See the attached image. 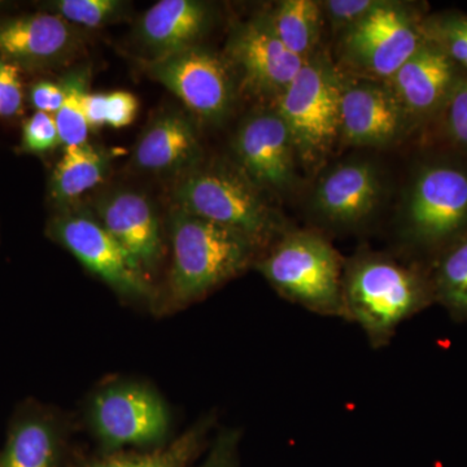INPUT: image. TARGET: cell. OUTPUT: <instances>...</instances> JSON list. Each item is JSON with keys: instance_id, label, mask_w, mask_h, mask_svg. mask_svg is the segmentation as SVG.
Returning a JSON list of instances; mask_svg holds the SVG:
<instances>
[{"instance_id": "d6986e66", "label": "cell", "mask_w": 467, "mask_h": 467, "mask_svg": "<svg viewBox=\"0 0 467 467\" xmlns=\"http://www.w3.org/2000/svg\"><path fill=\"white\" fill-rule=\"evenodd\" d=\"M387 81L407 115H427L456 85L454 61L435 43L425 42Z\"/></svg>"}, {"instance_id": "484cf974", "label": "cell", "mask_w": 467, "mask_h": 467, "mask_svg": "<svg viewBox=\"0 0 467 467\" xmlns=\"http://www.w3.org/2000/svg\"><path fill=\"white\" fill-rule=\"evenodd\" d=\"M438 287L442 299L451 309L467 313V238L442 260Z\"/></svg>"}, {"instance_id": "5bb4252c", "label": "cell", "mask_w": 467, "mask_h": 467, "mask_svg": "<svg viewBox=\"0 0 467 467\" xmlns=\"http://www.w3.org/2000/svg\"><path fill=\"white\" fill-rule=\"evenodd\" d=\"M97 220L135 265L147 275L161 259V233L158 214L144 193L119 190L97 202Z\"/></svg>"}, {"instance_id": "d4e9b609", "label": "cell", "mask_w": 467, "mask_h": 467, "mask_svg": "<svg viewBox=\"0 0 467 467\" xmlns=\"http://www.w3.org/2000/svg\"><path fill=\"white\" fill-rule=\"evenodd\" d=\"M128 3L119 0H54L43 3L42 11L51 12L70 26L103 27L128 15Z\"/></svg>"}, {"instance_id": "e0dca14e", "label": "cell", "mask_w": 467, "mask_h": 467, "mask_svg": "<svg viewBox=\"0 0 467 467\" xmlns=\"http://www.w3.org/2000/svg\"><path fill=\"white\" fill-rule=\"evenodd\" d=\"M207 5L195 0H161L143 15L135 27V39L150 52L146 60L195 47L209 24Z\"/></svg>"}, {"instance_id": "cb8c5ba5", "label": "cell", "mask_w": 467, "mask_h": 467, "mask_svg": "<svg viewBox=\"0 0 467 467\" xmlns=\"http://www.w3.org/2000/svg\"><path fill=\"white\" fill-rule=\"evenodd\" d=\"M212 422L211 417L205 418L164 450L140 456L113 457L95 467H184L201 450Z\"/></svg>"}, {"instance_id": "ffe728a7", "label": "cell", "mask_w": 467, "mask_h": 467, "mask_svg": "<svg viewBox=\"0 0 467 467\" xmlns=\"http://www.w3.org/2000/svg\"><path fill=\"white\" fill-rule=\"evenodd\" d=\"M109 156L90 143L66 147L52 171L48 196L57 207L72 208L84 193L103 182L109 174Z\"/></svg>"}, {"instance_id": "4fadbf2b", "label": "cell", "mask_w": 467, "mask_h": 467, "mask_svg": "<svg viewBox=\"0 0 467 467\" xmlns=\"http://www.w3.org/2000/svg\"><path fill=\"white\" fill-rule=\"evenodd\" d=\"M226 52L230 63L242 73L248 90L275 98L294 81L306 61L285 47L266 16L236 26Z\"/></svg>"}, {"instance_id": "8fae6325", "label": "cell", "mask_w": 467, "mask_h": 467, "mask_svg": "<svg viewBox=\"0 0 467 467\" xmlns=\"http://www.w3.org/2000/svg\"><path fill=\"white\" fill-rule=\"evenodd\" d=\"M81 47L78 30L51 12L0 16V57L20 70L66 66Z\"/></svg>"}, {"instance_id": "5b68a950", "label": "cell", "mask_w": 467, "mask_h": 467, "mask_svg": "<svg viewBox=\"0 0 467 467\" xmlns=\"http://www.w3.org/2000/svg\"><path fill=\"white\" fill-rule=\"evenodd\" d=\"M342 77L313 55L276 98V112L290 129L297 156L308 164L325 158L340 135Z\"/></svg>"}, {"instance_id": "ba28073f", "label": "cell", "mask_w": 467, "mask_h": 467, "mask_svg": "<svg viewBox=\"0 0 467 467\" xmlns=\"http://www.w3.org/2000/svg\"><path fill=\"white\" fill-rule=\"evenodd\" d=\"M47 234L113 290L126 296L143 297L149 295L146 275L97 218L72 209H63L51 218Z\"/></svg>"}, {"instance_id": "f1b7e54d", "label": "cell", "mask_w": 467, "mask_h": 467, "mask_svg": "<svg viewBox=\"0 0 467 467\" xmlns=\"http://www.w3.org/2000/svg\"><path fill=\"white\" fill-rule=\"evenodd\" d=\"M24 86L21 70L0 57V116L15 119L23 113Z\"/></svg>"}, {"instance_id": "836d02e7", "label": "cell", "mask_w": 467, "mask_h": 467, "mask_svg": "<svg viewBox=\"0 0 467 467\" xmlns=\"http://www.w3.org/2000/svg\"><path fill=\"white\" fill-rule=\"evenodd\" d=\"M29 99L36 112L54 116L63 106L64 90L60 82L57 84V82L42 79L30 88Z\"/></svg>"}, {"instance_id": "7a4b0ae2", "label": "cell", "mask_w": 467, "mask_h": 467, "mask_svg": "<svg viewBox=\"0 0 467 467\" xmlns=\"http://www.w3.org/2000/svg\"><path fill=\"white\" fill-rule=\"evenodd\" d=\"M343 297L346 319L361 326L374 348H382L425 306L426 292L413 270L383 254H362L344 270Z\"/></svg>"}, {"instance_id": "ac0fdd59", "label": "cell", "mask_w": 467, "mask_h": 467, "mask_svg": "<svg viewBox=\"0 0 467 467\" xmlns=\"http://www.w3.org/2000/svg\"><path fill=\"white\" fill-rule=\"evenodd\" d=\"M201 155L192 122L183 113L167 112L140 135L131 162L144 173L184 174L195 168Z\"/></svg>"}, {"instance_id": "3957f363", "label": "cell", "mask_w": 467, "mask_h": 467, "mask_svg": "<svg viewBox=\"0 0 467 467\" xmlns=\"http://www.w3.org/2000/svg\"><path fill=\"white\" fill-rule=\"evenodd\" d=\"M257 269L285 299L317 315L346 318L343 261L319 234H285Z\"/></svg>"}, {"instance_id": "9c48e42d", "label": "cell", "mask_w": 467, "mask_h": 467, "mask_svg": "<svg viewBox=\"0 0 467 467\" xmlns=\"http://www.w3.org/2000/svg\"><path fill=\"white\" fill-rule=\"evenodd\" d=\"M467 223V174L435 165L414 178L402 207V223L411 239L436 243L460 232Z\"/></svg>"}, {"instance_id": "30bf717a", "label": "cell", "mask_w": 467, "mask_h": 467, "mask_svg": "<svg viewBox=\"0 0 467 467\" xmlns=\"http://www.w3.org/2000/svg\"><path fill=\"white\" fill-rule=\"evenodd\" d=\"M91 422L109 447H140L162 441L171 418L158 393L143 384L121 383L95 395Z\"/></svg>"}, {"instance_id": "83f0119b", "label": "cell", "mask_w": 467, "mask_h": 467, "mask_svg": "<svg viewBox=\"0 0 467 467\" xmlns=\"http://www.w3.org/2000/svg\"><path fill=\"white\" fill-rule=\"evenodd\" d=\"M430 38L453 61L467 69V17H448L429 27Z\"/></svg>"}, {"instance_id": "603a6c76", "label": "cell", "mask_w": 467, "mask_h": 467, "mask_svg": "<svg viewBox=\"0 0 467 467\" xmlns=\"http://www.w3.org/2000/svg\"><path fill=\"white\" fill-rule=\"evenodd\" d=\"M88 79L90 72L86 67H78L61 77L64 103L54 117L64 149L88 143L90 129L86 121L85 99L88 94Z\"/></svg>"}, {"instance_id": "4316f807", "label": "cell", "mask_w": 467, "mask_h": 467, "mask_svg": "<svg viewBox=\"0 0 467 467\" xmlns=\"http://www.w3.org/2000/svg\"><path fill=\"white\" fill-rule=\"evenodd\" d=\"M61 144L55 117L36 112L24 122L21 152L43 155L57 149Z\"/></svg>"}, {"instance_id": "7402d4cb", "label": "cell", "mask_w": 467, "mask_h": 467, "mask_svg": "<svg viewBox=\"0 0 467 467\" xmlns=\"http://www.w3.org/2000/svg\"><path fill=\"white\" fill-rule=\"evenodd\" d=\"M266 18L273 32L288 51L303 60L313 57L321 24L318 3L312 0H285Z\"/></svg>"}, {"instance_id": "2e32d148", "label": "cell", "mask_w": 467, "mask_h": 467, "mask_svg": "<svg viewBox=\"0 0 467 467\" xmlns=\"http://www.w3.org/2000/svg\"><path fill=\"white\" fill-rule=\"evenodd\" d=\"M382 186L376 167L365 161L346 162L331 169L319 181L313 207L335 225H355L379 202Z\"/></svg>"}, {"instance_id": "d6a6232c", "label": "cell", "mask_w": 467, "mask_h": 467, "mask_svg": "<svg viewBox=\"0 0 467 467\" xmlns=\"http://www.w3.org/2000/svg\"><path fill=\"white\" fill-rule=\"evenodd\" d=\"M239 438H241V432L236 430H226L221 432L201 467H235Z\"/></svg>"}, {"instance_id": "6da1fadb", "label": "cell", "mask_w": 467, "mask_h": 467, "mask_svg": "<svg viewBox=\"0 0 467 467\" xmlns=\"http://www.w3.org/2000/svg\"><path fill=\"white\" fill-rule=\"evenodd\" d=\"M171 291L177 303H192L242 273L257 248L244 235L173 208L171 217Z\"/></svg>"}, {"instance_id": "e575fe53", "label": "cell", "mask_w": 467, "mask_h": 467, "mask_svg": "<svg viewBox=\"0 0 467 467\" xmlns=\"http://www.w3.org/2000/svg\"><path fill=\"white\" fill-rule=\"evenodd\" d=\"M107 94L88 92L85 99V115L90 130H99L107 125L106 115Z\"/></svg>"}, {"instance_id": "1f68e13d", "label": "cell", "mask_w": 467, "mask_h": 467, "mask_svg": "<svg viewBox=\"0 0 467 467\" xmlns=\"http://www.w3.org/2000/svg\"><path fill=\"white\" fill-rule=\"evenodd\" d=\"M140 110L137 97L129 91H113L107 94V125L115 129L133 124Z\"/></svg>"}, {"instance_id": "44dd1931", "label": "cell", "mask_w": 467, "mask_h": 467, "mask_svg": "<svg viewBox=\"0 0 467 467\" xmlns=\"http://www.w3.org/2000/svg\"><path fill=\"white\" fill-rule=\"evenodd\" d=\"M57 435L54 426L41 417L18 420L0 456V467H55Z\"/></svg>"}, {"instance_id": "8992f818", "label": "cell", "mask_w": 467, "mask_h": 467, "mask_svg": "<svg viewBox=\"0 0 467 467\" xmlns=\"http://www.w3.org/2000/svg\"><path fill=\"white\" fill-rule=\"evenodd\" d=\"M140 66L204 121H220L232 107L229 66L213 52L195 46L156 60L142 58Z\"/></svg>"}, {"instance_id": "9a60e30c", "label": "cell", "mask_w": 467, "mask_h": 467, "mask_svg": "<svg viewBox=\"0 0 467 467\" xmlns=\"http://www.w3.org/2000/svg\"><path fill=\"white\" fill-rule=\"evenodd\" d=\"M407 112L391 88L376 84H343L340 135L355 146H389L404 131Z\"/></svg>"}, {"instance_id": "277c9868", "label": "cell", "mask_w": 467, "mask_h": 467, "mask_svg": "<svg viewBox=\"0 0 467 467\" xmlns=\"http://www.w3.org/2000/svg\"><path fill=\"white\" fill-rule=\"evenodd\" d=\"M173 201L174 208L242 234L257 250L281 233V223L273 209L239 171L193 168L181 175Z\"/></svg>"}, {"instance_id": "4dcf8cb0", "label": "cell", "mask_w": 467, "mask_h": 467, "mask_svg": "<svg viewBox=\"0 0 467 467\" xmlns=\"http://www.w3.org/2000/svg\"><path fill=\"white\" fill-rule=\"evenodd\" d=\"M448 99L450 133L457 143L467 146V79L456 82Z\"/></svg>"}, {"instance_id": "f546056e", "label": "cell", "mask_w": 467, "mask_h": 467, "mask_svg": "<svg viewBox=\"0 0 467 467\" xmlns=\"http://www.w3.org/2000/svg\"><path fill=\"white\" fill-rule=\"evenodd\" d=\"M379 3L377 0H330L324 3V8L335 26L348 29L368 16Z\"/></svg>"}, {"instance_id": "52a82bcc", "label": "cell", "mask_w": 467, "mask_h": 467, "mask_svg": "<svg viewBox=\"0 0 467 467\" xmlns=\"http://www.w3.org/2000/svg\"><path fill=\"white\" fill-rule=\"evenodd\" d=\"M423 43L422 32L404 8L380 2L368 16L346 29L343 57L356 69L387 81Z\"/></svg>"}, {"instance_id": "7c38bea8", "label": "cell", "mask_w": 467, "mask_h": 467, "mask_svg": "<svg viewBox=\"0 0 467 467\" xmlns=\"http://www.w3.org/2000/svg\"><path fill=\"white\" fill-rule=\"evenodd\" d=\"M239 171L257 189L285 190L296 180L297 150L276 110L243 121L233 140Z\"/></svg>"}]
</instances>
